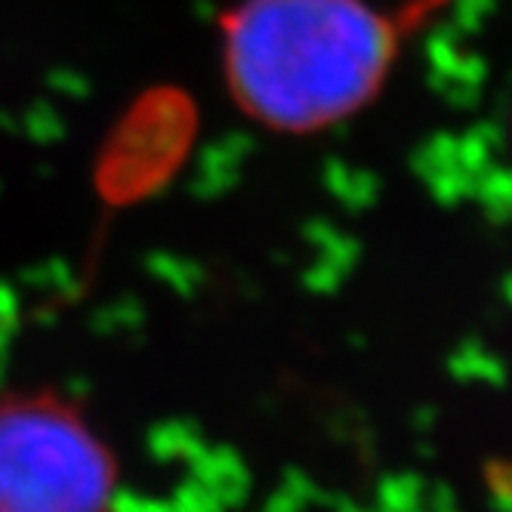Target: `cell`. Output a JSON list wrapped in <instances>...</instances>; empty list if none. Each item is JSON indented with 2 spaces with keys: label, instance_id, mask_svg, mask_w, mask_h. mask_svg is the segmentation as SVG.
<instances>
[{
  "label": "cell",
  "instance_id": "cell-2",
  "mask_svg": "<svg viewBox=\"0 0 512 512\" xmlns=\"http://www.w3.org/2000/svg\"><path fill=\"white\" fill-rule=\"evenodd\" d=\"M121 466L81 401L0 392V512H118Z\"/></svg>",
  "mask_w": 512,
  "mask_h": 512
},
{
  "label": "cell",
  "instance_id": "cell-1",
  "mask_svg": "<svg viewBox=\"0 0 512 512\" xmlns=\"http://www.w3.org/2000/svg\"><path fill=\"white\" fill-rule=\"evenodd\" d=\"M389 56L386 28L355 0H266L232 34L229 81L250 118L312 133L355 115Z\"/></svg>",
  "mask_w": 512,
  "mask_h": 512
}]
</instances>
